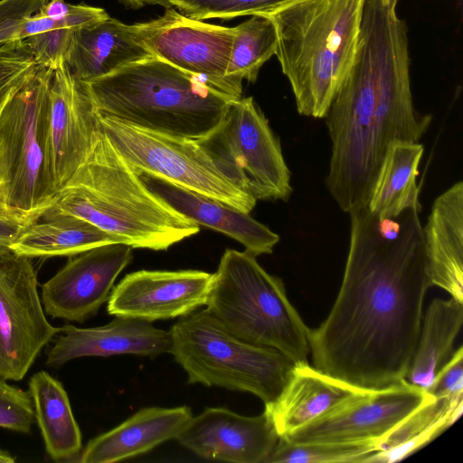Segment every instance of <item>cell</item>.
Wrapping results in <instances>:
<instances>
[{"label":"cell","instance_id":"7c38bea8","mask_svg":"<svg viewBox=\"0 0 463 463\" xmlns=\"http://www.w3.org/2000/svg\"><path fill=\"white\" fill-rule=\"evenodd\" d=\"M137 24L154 56L199 77L232 100L242 97V82L227 76L235 27L193 19L174 7L165 8L156 19Z\"/></svg>","mask_w":463,"mask_h":463},{"label":"cell","instance_id":"9c48e42d","mask_svg":"<svg viewBox=\"0 0 463 463\" xmlns=\"http://www.w3.org/2000/svg\"><path fill=\"white\" fill-rule=\"evenodd\" d=\"M195 141L234 185L256 200L287 201L292 194L280 142L252 97L231 101L219 124Z\"/></svg>","mask_w":463,"mask_h":463},{"label":"cell","instance_id":"d6a6232c","mask_svg":"<svg viewBox=\"0 0 463 463\" xmlns=\"http://www.w3.org/2000/svg\"><path fill=\"white\" fill-rule=\"evenodd\" d=\"M6 381L0 377V428L29 433L34 420L30 393Z\"/></svg>","mask_w":463,"mask_h":463},{"label":"cell","instance_id":"2e32d148","mask_svg":"<svg viewBox=\"0 0 463 463\" xmlns=\"http://www.w3.org/2000/svg\"><path fill=\"white\" fill-rule=\"evenodd\" d=\"M213 273L202 270H138L113 287L108 313L153 322L186 316L206 306Z\"/></svg>","mask_w":463,"mask_h":463},{"label":"cell","instance_id":"e0dca14e","mask_svg":"<svg viewBox=\"0 0 463 463\" xmlns=\"http://www.w3.org/2000/svg\"><path fill=\"white\" fill-rule=\"evenodd\" d=\"M279 435L270 415L243 416L227 408L208 407L192 417L175 439L205 459L265 463Z\"/></svg>","mask_w":463,"mask_h":463},{"label":"cell","instance_id":"8d00e7d4","mask_svg":"<svg viewBox=\"0 0 463 463\" xmlns=\"http://www.w3.org/2000/svg\"><path fill=\"white\" fill-rule=\"evenodd\" d=\"M35 222L34 218L0 201V253L9 250L18 234Z\"/></svg>","mask_w":463,"mask_h":463},{"label":"cell","instance_id":"277c9868","mask_svg":"<svg viewBox=\"0 0 463 463\" xmlns=\"http://www.w3.org/2000/svg\"><path fill=\"white\" fill-rule=\"evenodd\" d=\"M364 0H287L264 14L298 112L324 118L353 65Z\"/></svg>","mask_w":463,"mask_h":463},{"label":"cell","instance_id":"3957f363","mask_svg":"<svg viewBox=\"0 0 463 463\" xmlns=\"http://www.w3.org/2000/svg\"><path fill=\"white\" fill-rule=\"evenodd\" d=\"M55 215L83 219L120 242L153 250H167L200 232L146 186L102 128L42 218Z\"/></svg>","mask_w":463,"mask_h":463},{"label":"cell","instance_id":"4316f807","mask_svg":"<svg viewBox=\"0 0 463 463\" xmlns=\"http://www.w3.org/2000/svg\"><path fill=\"white\" fill-rule=\"evenodd\" d=\"M24 228L9 246L12 252L33 258L74 256L118 239L90 222L72 216L42 218Z\"/></svg>","mask_w":463,"mask_h":463},{"label":"cell","instance_id":"5bb4252c","mask_svg":"<svg viewBox=\"0 0 463 463\" xmlns=\"http://www.w3.org/2000/svg\"><path fill=\"white\" fill-rule=\"evenodd\" d=\"M100 129L85 83L61 63L53 71L46 124V165L57 193L86 160Z\"/></svg>","mask_w":463,"mask_h":463},{"label":"cell","instance_id":"f1b7e54d","mask_svg":"<svg viewBox=\"0 0 463 463\" xmlns=\"http://www.w3.org/2000/svg\"><path fill=\"white\" fill-rule=\"evenodd\" d=\"M276 51L277 33L272 21L265 14L250 15L235 26L227 76L239 82H255L260 68Z\"/></svg>","mask_w":463,"mask_h":463},{"label":"cell","instance_id":"44dd1931","mask_svg":"<svg viewBox=\"0 0 463 463\" xmlns=\"http://www.w3.org/2000/svg\"><path fill=\"white\" fill-rule=\"evenodd\" d=\"M192 417L191 409L184 405L143 408L117 427L91 439L77 461L112 463L146 453L175 439Z\"/></svg>","mask_w":463,"mask_h":463},{"label":"cell","instance_id":"4dcf8cb0","mask_svg":"<svg viewBox=\"0 0 463 463\" xmlns=\"http://www.w3.org/2000/svg\"><path fill=\"white\" fill-rule=\"evenodd\" d=\"M35 66L24 40L0 45V107L23 85Z\"/></svg>","mask_w":463,"mask_h":463},{"label":"cell","instance_id":"ba28073f","mask_svg":"<svg viewBox=\"0 0 463 463\" xmlns=\"http://www.w3.org/2000/svg\"><path fill=\"white\" fill-rule=\"evenodd\" d=\"M53 71L36 65L0 112V176L5 202L37 221L58 194L46 165Z\"/></svg>","mask_w":463,"mask_h":463},{"label":"cell","instance_id":"4fadbf2b","mask_svg":"<svg viewBox=\"0 0 463 463\" xmlns=\"http://www.w3.org/2000/svg\"><path fill=\"white\" fill-rule=\"evenodd\" d=\"M431 397L405 380L383 389H361L282 438L293 443L383 439Z\"/></svg>","mask_w":463,"mask_h":463},{"label":"cell","instance_id":"7a4b0ae2","mask_svg":"<svg viewBox=\"0 0 463 463\" xmlns=\"http://www.w3.org/2000/svg\"><path fill=\"white\" fill-rule=\"evenodd\" d=\"M398 1H364L353 65L324 118L332 144L326 185L347 213L367 207L389 146L419 142L431 122L413 104L408 26Z\"/></svg>","mask_w":463,"mask_h":463},{"label":"cell","instance_id":"8fae6325","mask_svg":"<svg viewBox=\"0 0 463 463\" xmlns=\"http://www.w3.org/2000/svg\"><path fill=\"white\" fill-rule=\"evenodd\" d=\"M31 259L0 253V377L20 381L61 327L45 317Z\"/></svg>","mask_w":463,"mask_h":463},{"label":"cell","instance_id":"603a6c76","mask_svg":"<svg viewBox=\"0 0 463 463\" xmlns=\"http://www.w3.org/2000/svg\"><path fill=\"white\" fill-rule=\"evenodd\" d=\"M360 388L310 366L296 364L277 400L265 405L279 437L309 423Z\"/></svg>","mask_w":463,"mask_h":463},{"label":"cell","instance_id":"7402d4cb","mask_svg":"<svg viewBox=\"0 0 463 463\" xmlns=\"http://www.w3.org/2000/svg\"><path fill=\"white\" fill-rule=\"evenodd\" d=\"M152 56L137 24L109 17L74 31L66 63L74 78L90 81Z\"/></svg>","mask_w":463,"mask_h":463},{"label":"cell","instance_id":"484cf974","mask_svg":"<svg viewBox=\"0 0 463 463\" xmlns=\"http://www.w3.org/2000/svg\"><path fill=\"white\" fill-rule=\"evenodd\" d=\"M463 323V303L451 298H435L422 316L419 338L405 378L424 390L453 354V343Z\"/></svg>","mask_w":463,"mask_h":463},{"label":"cell","instance_id":"83f0119b","mask_svg":"<svg viewBox=\"0 0 463 463\" xmlns=\"http://www.w3.org/2000/svg\"><path fill=\"white\" fill-rule=\"evenodd\" d=\"M463 398H433L425 402L383 440L382 449L367 458L366 463H393L411 455L433 440L462 414Z\"/></svg>","mask_w":463,"mask_h":463},{"label":"cell","instance_id":"6da1fadb","mask_svg":"<svg viewBox=\"0 0 463 463\" xmlns=\"http://www.w3.org/2000/svg\"><path fill=\"white\" fill-rule=\"evenodd\" d=\"M415 208L378 219L350 213L342 285L326 318L309 331L314 367L354 387L379 390L405 380L432 287Z\"/></svg>","mask_w":463,"mask_h":463},{"label":"cell","instance_id":"d590c367","mask_svg":"<svg viewBox=\"0 0 463 463\" xmlns=\"http://www.w3.org/2000/svg\"><path fill=\"white\" fill-rule=\"evenodd\" d=\"M48 0H0V45L13 42L17 24L37 13Z\"/></svg>","mask_w":463,"mask_h":463},{"label":"cell","instance_id":"d4e9b609","mask_svg":"<svg viewBox=\"0 0 463 463\" xmlns=\"http://www.w3.org/2000/svg\"><path fill=\"white\" fill-rule=\"evenodd\" d=\"M423 152L420 142L397 141L389 146L367 204L375 217L389 219L410 208L421 210L416 178Z\"/></svg>","mask_w":463,"mask_h":463},{"label":"cell","instance_id":"cb8c5ba5","mask_svg":"<svg viewBox=\"0 0 463 463\" xmlns=\"http://www.w3.org/2000/svg\"><path fill=\"white\" fill-rule=\"evenodd\" d=\"M34 420L47 454L54 461H71L81 449V433L61 383L45 371L29 380Z\"/></svg>","mask_w":463,"mask_h":463},{"label":"cell","instance_id":"74e56055","mask_svg":"<svg viewBox=\"0 0 463 463\" xmlns=\"http://www.w3.org/2000/svg\"><path fill=\"white\" fill-rule=\"evenodd\" d=\"M71 8V4L65 0H48L38 11L42 15L54 21L63 20Z\"/></svg>","mask_w":463,"mask_h":463},{"label":"cell","instance_id":"ac0fdd59","mask_svg":"<svg viewBox=\"0 0 463 463\" xmlns=\"http://www.w3.org/2000/svg\"><path fill=\"white\" fill-rule=\"evenodd\" d=\"M47 352L46 365L60 368L67 362L83 356L136 354L156 357L171 352V334L152 322L128 317H116L105 326L77 327L65 325Z\"/></svg>","mask_w":463,"mask_h":463},{"label":"cell","instance_id":"30bf717a","mask_svg":"<svg viewBox=\"0 0 463 463\" xmlns=\"http://www.w3.org/2000/svg\"><path fill=\"white\" fill-rule=\"evenodd\" d=\"M99 121L118 153L137 172L149 173L249 213L257 200L234 185L195 140L143 129L100 116Z\"/></svg>","mask_w":463,"mask_h":463},{"label":"cell","instance_id":"e575fe53","mask_svg":"<svg viewBox=\"0 0 463 463\" xmlns=\"http://www.w3.org/2000/svg\"><path fill=\"white\" fill-rule=\"evenodd\" d=\"M427 392L433 398H463V347L453 352L437 373Z\"/></svg>","mask_w":463,"mask_h":463},{"label":"cell","instance_id":"836d02e7","mask_svg":"<svg viewBox=\"0 0 463 463\" xmlns=\"http://www.w3.org/2000/svg\"><path fill=\"white\" fill-rule=\"evenodd\" d=\"M74 31H48L27 37L24 42L36 65L55 70L67 61Z\"/></svg>","mask_w":463,"mask_h":463},{"label":"cell","instance_id":"9a60e30c","mask_svg":"<svg viewBox=\"0 0 463 463\" xmlns=\"http://www.w3.org/2000/svg\"><path fill=\"white\" fill-rule=\"evenodd\" d=\"M133 250L129 244L111 242L70 256L41 287L45 314L79 323L96 315L118 276L132 261Z\"/></svg>","mask_w":463,"mask_h":463},{"label":"cell","instance_id":"f546056e","mask_svg":"<svg viewBox=\"0 0 463 463\" xmlns=\"http://www.w3.org/2000/svg\"><path fill=\"white\" fill-rule=\"evenodd\" d=\"M383 440L293 443L279 437L265 463H366Z\"/></svg>","mask_w":463,"mask_h":463},{"label":"cell","instance_id":"ffe728a7","mask_svg":"<svg viewBox=\"0 0 463 463\" xmlns=\"http://www.w3.org/2000/svg\"><path fill=\"white\" fill-rule=\"evenodd\" d=\"M431 286L463 303V183L458 181L433 202L422 227Z\"/></svg>","mask_w":463,"mask_h":463},{"label":"cell","instance_id":"f35d334b","mask_svg":"<svg viewBox=\"0 0 463 463\" xmlns=\"http://www.w3.org/2000/svg\"><path fill=\"white\" fill-rule=\"evenodd\" d=\"M125 6L134 9L144 7L145 5H161L165 8L172 7L170 0H118Z\"/></svg>","mask_w":463,"mask_h":463},{"label":"cell","instance_id":"52a82bcc","mask_svg":"<svg viewBox=\"0 0 463 463\" xmlns=\"http://www.w3.org/2000/svg\"><path fill=\"white\" fill-rule=\"evenodd\" d=\"M171 352L189 383L250 392L274 402L296 365L279 351L241 340L207 309L179 317L170 329Z\"/></svg>","mask_w":463,"mask_h":463},{"label":"cell","instance_id":"ab89813d","mask_svg":"<svg viewBox=\"0 0 463 463\" xmlns=\"http://www.w3.org/2000/svg\"><path fill=\"white\" fill-rule=\"evenodd\" d=\"M15 458H14L9 452L0 449V463H14Z\"/></svg>","mask_w":463,"mask_h":463},{"label":"cell","instance_id":"5b68a950","mask_svg":"<svg viewBox=\"0 0 463 463\" xmlns=\"http://www.w3.org/2000/svg\"><path fill=\"white\" fill-rule=\"evenodd\" d=\"M83 82L97 114L193 140L209 134L232 101L199 77L156 56Z\"/></svg>","mask_w":463,"mask_h":463},{"label":"cell","instance_id":"1f68e13d","mask_svg":"<svg viewBox=\"0 0 463 463\" xmlns=\"http://www.w3.org/2000/svg\"><path fill=\"white\" fill-rule=\"evenodd\" d=\"M100 18L101 13L98 7L85 4L71 5L67 16L61 21L52 20L37 12L17 24L12 40H24L34 34L59 29L79 30L95 24Z\"/></svg>","mask_w":463,"mask_h":463},{"label":"cell","instance_id":"8992f818","mask_svg":"<svg viewBox=\"0 0 463 463\" xmlns=\"http://www.w3.org/2000/svg\"><path fill=\"white\" fill-rule=\"evenodd\" d=\"M207 311L229 333L307 364L309 331L288 298L282 279L247 250L227 249L213 273Z\"/></svg>","mask_w":463,"mask_h":463},{"label":"cell","instance_id":"d6986e66","mask_svg":"<svg viewBox=\"0 0 463 463\" xmlns=\"http://www.w3.org/2000/svg\"><path fill=\"white\" fill-rule=\"evenodd\" d=\"M146 186L178 213L199 226L220 232L241 243L245 250L259 256L270 254L279 236L266 225L217 199L187 189L163 177L137 173Z\"/></svg>","mask_w":463,"mask_h":463},{"label":"cell","instance_id":"60d3db41","mask_svg":"<svg viewBox=\"0 0 463 463\" xmlns=\"http://www.w3.org/2000/svg\"><path fill=\"white\" fill-rule=\"evenodd\" d=\"M6 103V102H5ZM5 104L0 107V112H1V109H3V107L5 106ZM0 201L5 202V196H4V186H3V183H2V180H1V176H0ZM7 204V203H6Z\"/></svg>","mask_w":463,"mask_h":463}]
</instances>
